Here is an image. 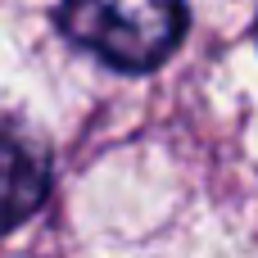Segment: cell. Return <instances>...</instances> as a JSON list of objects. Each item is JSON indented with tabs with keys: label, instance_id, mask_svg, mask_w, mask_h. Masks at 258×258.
Returning <instances> with one entry per match:
<instances>
[{
	"label": "cell",
	"instance_id": "cell-1",
	"mask_svg": "<svg viewBox=\"0 0 258 258\" xmlns=\"http://www.w3.org/2000/svg\"><path fill=\"white\" fill-rule=\"evenodd\" d=\"M181 0H68L63 32L113 68L141 73L181 41Z\"/></svg>",
	"mask_w": 258,
	"mask_h": 258
},
{
	"label": "cell",
	"instance_id": "cell-2",
	"mask_svg": "<svg viewBox=\"0 0 258 258\" xmlns=\"http://www.w3.org/2000/svg\"><path fill=\"white\" fill-rule=\"evenodd\" d=\"M45 200V163L32 145L0 132V231L18 227Z\"/></svg>",
	"mask_w": 258,
	"mask_h": 258
}]
</instances>
